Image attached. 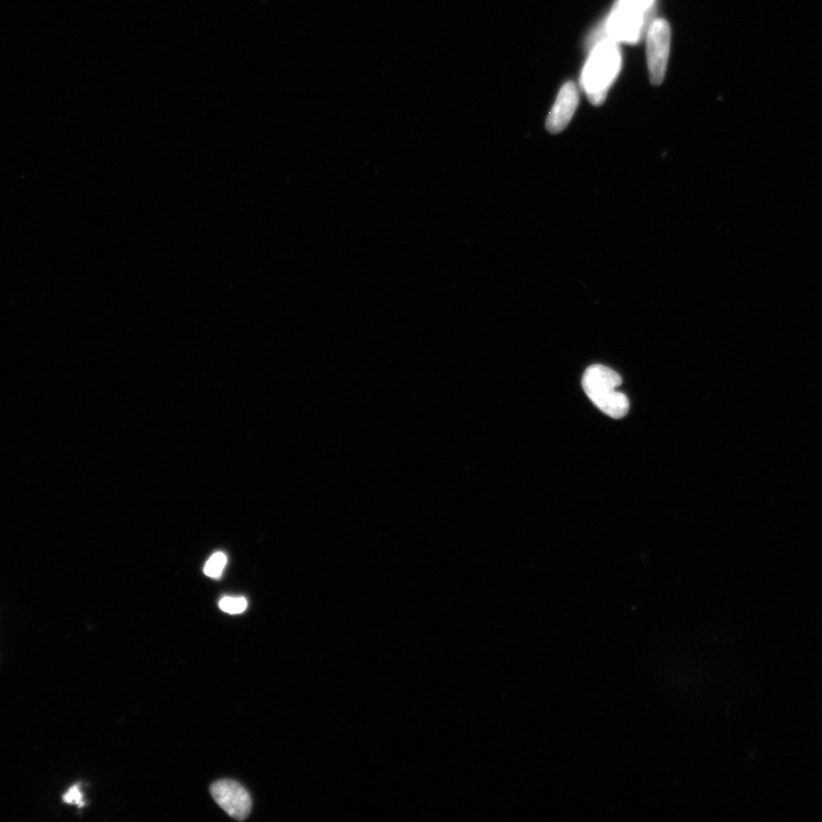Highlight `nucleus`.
<instances>
[{
    "mask_svg": "<svg viewBox=\"0 0 822 822\" xmlns=\"http://www.w3.org/2000/svg\"><path fill=\"white\" fill-rule=\"evenodd\" d=\"M623 380L607 366L594 365L587 368L583 377L586 396L602 413L612 418H623L630 410V400L618 390Z\"/></svg>",
    "mask_w": 822,
    "mask_h": 822,
    "instance_id": "nucleus-1",
    "label": "nucleus"
},
{
    "mask_svg": "<svg viewBox=\"0 0 822 822\" xmlns=\"http://www.w3.org/2000/svg\"><path fill=\"white\" fill-rule=\"evenodd\" d=\"M219 607L225 614L240 615L247 610L248 601L244 596H239V598L224 596L219 602Z\"/></svg>",
    "mask_w": 822,
    "mask_h": 822,
    "instance_id": "nucleus-8",
    "label": "nucleus"
},
{
    "mask_svg": "<svg viewBox=\"0 0 822 822\" xmlns=\"http://www.w3.org/2000/svg\"><path fill=\"white\" fill-rule=\"evenodd\" d=\"M620 62L622 58L612 40H603L595 46L582 77L584 91L594 106L606 100L609 88L618 75Z\"/></svg>",
    "mask_w": 822,
    "mask_h": 822,
    "instance_id": "nucleus-2",
    "label": "nucleus"
},
{
    "mask_svg": "<svg viewBox=\"0 0 822 822\" xmlns=\"http://www.w3.org/2000/svg\"><path fill=\"white\" fill-rule=\"evenodd\" d=\"M63 800L69 804H76L80 808L84 805L83 793L80 792L78 786L71 787L66 795L63 796Z\"/></svg>",
    "mask_w": 822,
    "mask_h": 822,
    "instance_id": "nucleus-9",
    "label": "nucleus"
},
{
    "mask_svg": "<svg viewBox=\"0 0 822 822\" xmlns=\"http://www.w3.org/2000/svg\"><path fill=\"white\" fill-rule=\"evenodd\" d=\"M632 2L638 4L644 11L648 12L654 0H632Z\"/></svg>",
    "mask_w": 822,
    "mask_h": 822,
    "instance_id": "nucleus-10",
    "label": "nucleus"
},
{
    "mask_svg": "<svg viewBox=\"0 0 822 822\" xmlns=\"http://www.w3.org/2000/svg\"><path fill=\"white\" fill-rule=\"evenodd\" d=\"M671 50V28L665 20L652 22L648 34L647 56L651 83L664 82Z\"/></svg>",
    "mask_w": 822,
    "mask_h": 822,
    "instance_id": "nucleus-3",
    "label": "nucleus"
},
{
    "mask_svg": "<svg viewBox=\"0 0 822 822\" xmlns=\"http://www.w3.org/2000/svg\"><path fill=\"white\" fill-rule=\"evenodd\" d=\"M579 103L577 87L574 83H567L561 88L558 99L546 120L547 131L552 134L561 133L574 117Z\"/></svg>",
    "mask_w": 822,
    "mask_h": 822,
    "instance_id": "nucleus-6",
    "label": "nucleus"
},
{
    "mask_svg": "<svg viewBox=\"0 0 822 822\" xmlns=\"http://www.w3.org/2000/svg\"><path fill=\"white\" fill-rule=\"evenodd\" d=\"M211 793L215 802L230 817L243 821L251 815V795L237 781H216L211 787Z\"/></svg>",
    "mask_w": 822,
    "mask_h": 822,
    "instance_id": "nucleus-5",
    "label": "nucleus"
},
{
    "mask_svg": "<svg viewBox=\"0 0 822 822\" xmlns=\"http://www.w3.org/2000/svg\"><path fill=\"white\" fill-rule=\"evenodd\" d=\"M227 563L228 558L224 553L217 552L213 554L205 564V575L209 578L220 579L225 567H227Z\"/></svg>",
    "mask_w": 822,
    "mask_h": 822,
    "instance_id": "nucleus-7",
    "label": "nucleus"
},
{
    "mask_svg": "<svg viewBox=\"0 0 822 822\" xmlns=\"http://www.w3.org/2000/svg\"><path fill=\"white\" fill-rule=\"evenodd\" d=\"M646 13L642 7L632 2V0H619L608 22V31L611 38L618 40V42H638Z\"/></svg>",
    "mask_w": 822,
    "mask_h": 822,
    "instance_id": "nucleus-4",
    "label": "nucleus"
}]
</instances>
